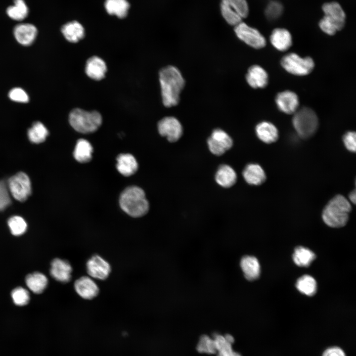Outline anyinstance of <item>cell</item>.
<instances>
[{"label":"cell","instance_id":"obj_12","mask_svg":"<svg viewBox=\"0 0 356 356\" xmlns=\"http://www.w3.org/2000/svg\"><path fill=\"white\" fill-rule=\"evenodd\" d=\"M87 270L89 276L93 278L104 280L111 272L110 264L98 255L91 257L87 263Z\"/></svg>","mask_w":356,"mask_h":356},{"label":"cell","instance_id":"obj_6","mask_svg":"<svg viewBox=\"0 0 356 356\" xmlns=\"http://www.w3.org/2000/svg\"><path fill=\"white\" fill-rule=\"evenodd\" d=\"M220 9L226 22L234 26L242 22V19L248 16L249 11L246 0H222Z\"/></svg>","mask_w":356,"mask_h":356},{"label":"cell","instance_id":"obj_30","mask_svg":"<svg viewBox=\"0 0 356 356\" xmlns=\"http://www.w3.org/2000/svg\"><path fill=\"white\" fill-rule=\"evenodd\" d=\"M315 258V255L312 251L302 246L296 248L293 255L294 263L302 267H309Z\"/></svg>","mask_w":356,"mask_h":356},{"label":"cell","instance_id":"obj_21","mask_svg":"<svg viewBox=\"0 0 356 356\" xmlns=\"http://www.w3.org/2000/svg\"><path fill=\"white\" fill-rule=\"evenodd\" d=\"M243 177L245 180L250 185H259L266 179V173L259 165L249 164L244 169Z\"/></svg>","mask_w":356,"mask_h":356},{"label":"cell","instance_id":"obj_42","mask_svg":"<svg viewBox=\"0 0 356 356\" xmlns=\"http://www.w3.org/2000/svg\"><path fill=\"white\" fill-rule=\"evenodd\" d=\"M355 132H348L343 136V140L346 148L350 151L355 152L356 149V137Z\"/></svg>","mask_w":356,"mask_h":356},{"label":"cell","instance_id":"obj_4","mask_svg":"<svg viewBox=\"0 0 356 356\" xmlns=\"http://www.w3.org/2000/svg\"><path fill=\"white\" fill-rule=\"evenodd\" d=\"M69 121L76 131L88 134L94 132L98 129L102 123V117L96 111H87L80 108H75L70 113Z\"/></svg>","mask_w":356,"mask_h":356},{"label":"cell","instance_id":"obj_35","mask_svg":"<svg viewBox=\"0 0 356 356\" xmlns=\"http://www.w3.org/2000/svg\"><path fill=\"white\" fill-rule=\"evenodd\" d=\"M8 225L11 233L15 236L22 235L27 228L25 221L22 217L17 216L11 217L8 221Z\"/></svg>","mask_w":356,"mask_h":356},{"label":"cell","instance_id":"obj_39","mask_svg":"<svg viewBox=\"0 0 356 356\" xmlns=\"http://www.w3.org/2000/svg\"><path fill=\"white\" fill-rule=\"evenodd\" d=\"M11 203L7 185L3 181H0V211L4 210Z\"/></svg>","mask_w":356,"mask_h":356},{"label":"cell","instance_id":"obj_44","mask_svg":"<svg viewBox=\"0 0 356 356\" xmlns=\"http://www.w3.org/2000/svg\"><path fill=\"white\" fill-rule=\"evenodd\" d=\"M356 190H354V191H352L350 194H349V199L353 203L355 204L356 203Z\"/></svg>","mask_w":356,"mask_h":356},{"label":"cell","instance_id":"obj_37","mask_svg":"<svg viewBox=\"0 0 356 356\" xmlns=\"http://www.w3.org/2000/svg\"><path fill=\"white\" fill-rule=\"evenodd\" d=\"M283 7L282 4L277 1H271L265 9V15L269 20H276L283 12Z\"/></svg>","mask_w":356,"mask_h":356},{"label":"cell","instance_id":"obj_34","mask_svg":"<svg viewBox=\"0 0 356 356\" xmlns=\"http://www.w3.org/2000/svg\"><path fill=\"white\" fill-rule=\"evenodd\" d=\"M218 356H241L234 352L232 348V343L227 341L224 336L217 334L214 337Z\"/></svg>","mask_w":356,"mask_h":356},{"label":"cell","instance_id":"obj_16","mask_svg":"<svg viewBox=\"0 0 356 356\" xmlns=\"http://www.w3.org/2000/svg\"><path fill=\"white\" fill-rule=\"evenodd\" d=\"M38 31L36 27L30 23H22L14 28L13 34L16 41L21 44L28 46L35 41Z\"/></svg>","mask_w":356,"mask_h":356},{"label":"cell","instance_id":"obj_27","mask_svg":"<svg viewBox=\"0 0 356 356\" xmlns=\"http://www.w3.org/2000/svg\"><path fill=\"white\" fill-rule=\"evenodd\" d=\"M92 151V147L88 140L80 139L76 143L74 156L79 162L87 163L91 160Z\"/></svg>","mask_w":356,"mask_h":356},{"label":"cell","instance_id":"obj_9","mask_svg":"<svg viewBox=\"0 0 356 356\" xmlns=\"http://www.w3.org/2000/svg\"><path fill=\"white\" fill-rule=\"evenodd\" d=\"M234 32L240 40L253 48H262L266 44V39L257 29L243 22L234 26Z\"/></svg>","mask_w":356,"mask_h":356},{"label":"cell","instance_id":"obj_10","mask_svg":"<svg viewBox=\"0 0 356 356\" xmlns=\"http://www.w3.org/2000/svg\"><path fill=\"white\" fill-rule=\"evenodd\" d=\"M207 144L212 153L220 156L224 154L232 147L233 141L225 132L217 129L213 131L208 139Z\"/></svg>","mask_w":356,"mask_h":356},{"label":"cell","instance_id":"obj_17","mask_svg":"<svg viewBox=\"0 0 356 356\" xmlns=\"http://www.w3.org/2000/svg\"><path fill=\"white\" fill-rule=\"evenodd\" d=\"M72 268L67 261L60 259H54L51 262L50 273L57 281L63 283L69 281L71 278Z\"/></svg>","mask_w":356,"mask_h":356},{"label":"cell","instance_id":"obj_40","mask_svg":"<svg viewBox=\"0 0 356 356\" xmlns=\"http://www.w3.org/2000/svg\"><path fill=\"white\" fill-rule=\"evenodd\" d=\"M8 96L11 100L21 103H26L29 99L27 93L20 88L11 89L8 93Z\"/></svg>","mask_w":356,"mask_h":356},{"label":"cell","instance_id":"obj_41","mask_svg":"<svg viewBox=\"0 0 356 356\" xmlns=\"http://www.w3.org/2000/svg\"><path fill=\"white\" fill-rule=\"evenodd\" d=\"M319 26L323 32L329 35H333L338 31L335 24L324 16L320 20Z\"/></svg>","mask_w":356,"mask_h":356},{"label":"cell","instance_id":"obj_18","mask_svg":"<svg viewBox=\"0 0 356 356\" xmlns=\"http://www.w3.org/2000/svg\"><path fill=\"white\" fill-rule=\"evenodd\" d=\"M246 79L249 85L254 89L266 87L268 81L266 71L258 65H253L249 68Z\"/></svg>","mask_w":356,"mask_h":356},{"label":"cell","instance_id":"obj_14","mask_svg":"<svg viewBox=\"0 0 356 356\" xmlns=\"http://www.w3.org/2000/svg\"><path fill=\"white\" fill-rule=\"evenodd\" d=\"M322 9L324 16L336 25L338 31L344 28L346 14L340 4L335 1L325 3L322 5Z\"/></svg>","mask_w":356,"mask_h":356},{"label":"cell","instance_id":"obj_38","mask_svg":"<svg viewBox=\"0 0 356 356\" xmlns=\"http://www.w3.org/2000/svg\"><path fill=\"white\" fill-rule=\"evenodd\" d=\"M11 297L14 304L20 306L26 305L30 300L28 291L21 287L13 289L11 292Z\"/></svg>","mask_w":356,"mask_h":356},{"label":"cell","instance_id":"obj_22","mask_svg":"<svg viewBox=\"0 0 356 356\" xmlns=\"http://www.w3.org/2000/svg\"><path fill=\"white\" fill-rule=\"evenodd\" d=\"M256 133L258 137L263 142L271 143L276 141L278 138V131L271 123L263 121L256 127Z\"/></svg>","mask_w":356,"mask_h":356},{"label":"cell","instance_id":"obj_36","mask_svg":"<svg viewBox=\"0 0 356 356\" xmlns=\"http://www.w3.org/2000/svg\"><path fill=\"white\" fill-rule=\"evenodd\" d=\"M196 348L197 351L201 353L214 354L217 352L214 339L206 335L201 336Z\"/></svg>","mask_w":356,"mask_h":356},{"label":"cell","instance_id":"obj_24","mask_svg":"<svg viewBox=\"0 0 356 356\" xmlns=\"http://www.w3.org/2000/svg\"><path fill=\"white\" fill-rule=\"evenodd\" d=\"M116 167L122 175L128 177L134 174L138 169L135 158L131 154H121L117 158Z\"/></svg>","mask_w":356,"mask_h":356},{"label":"cell","instance_id":"obj_33","mask_svg":"<svg viewBox=\"0 0 356 356\" xmlns=\"http://www.w3.org/2000/svg\"><path fill=\"white\" fill-rule=\"evenodd\" d=\"M48 134V131L40 122H35L28 130V136L31 142L40 143L44 142Z\"/></svg>","mask_w":356,"mask_h":356},{"label":"cell","instance_id":"obj_32","mask_svg":"<svg viewBox=\"0 0 356 356\" xmlns=\"http://www.w3.org/2000/svg\"><path fill=\"white\" fill-rule=\"evenodd\" d=\"M29 10L24 0H14V5L9 6L6 10L8 16L14 20L20 21L25 19Z\"/></svg>","mask_w":356,"mask_h":356},{"label":"cell","instance_id":"obj_5","mask_svg":"<svg viewBox=\"0 0 356 356\" xmlns=\"http://www.w3.org/2000/svg\"><path fill=\"white\" fill-rule=\"evenodd\" d=\"M292 123L298 134L303 138H308L316 132L318 120L316 113L312 109L303 107L294 113Z\"/></svg>","mask_w":356,"mask_h":356},{"label":"cell","instance_id":"obj_31","mask_svg":"<svg viewBox=\"0 0 356 356\" xmlns=\"http://www.w3.org/2000/svg\"><path fill=\"white\" fill-rule=\"evenodd\" d=\"M296 287L301 293L312 296L316 292L317 284L313 277L309 275H304L297 280Z\"/></svg>","mask_w":356,"mask_h":356},{"label":"cell","instance_id":"obj_23","mask_svg":"<svg viewBox=\"0 0 356 356\" xmlns=\"http://www.w3.org/2000/svg\"><path fill=\"white\" fill-rule=\"evenodd\" d=\"M240 266L245 277L248 280H254L260 276V265L256 257L251 256L243 257L240 262Z\"/></svg>","mask_w":356,"mask_h":356},{"label":"cell","instance_id":"obj_11","mask_svg":"<svg viewBox=\"0 0 356 356\" xmlns=\"http://www.w3.org/2000/svg\"><path fill=\"white\" fill-rule=\"evenodd\" d=\"M159 134L172 142L178 141L182 134V127L179 121L174 117H166L158 123Z\"/></svg>","mask_w":356,"mask_h":356},{"label":"cell","instance_id":"obj_2","mask_svg":"<svg viewBox=\"0 0 356 356\" xmlns=\"http://www.w3.org/2000/svg\"><path fill=\"white\" fill-rule=\"evenodd\" d=\"M351 209L348 200L343 195L339 194L331 199L325 206L322 218L329 226L341 227L347 223Z\"/></svg>","mask_w":356,"mask_h":356},{"label":"cell","instance_id":"obj_28","mask_svg":"<svg viewBox=\"0 0 356 356\" xmlns=\"http://www.w3.org/2000/svg\"><path fill=\"white\" fill-rule=\"evenodd\" d=\"M27 287L34 293H41L46 288L48 280L46 277L40 272L28 274L25 279Z\"/></svg>","mask_w":356,"mask_h":356},{"label":"cell","instance_id":"obj_8","mask_svg":"<svg viewBox=\"0 0 356 356\" xmlns=\"http://www.w3.org/2000/svg\"><path fill=\"white\" fill-rule=\"evenodd\" d=\"M9 191L17 200L25 201L31 194V184L28 176L19 172L9 178L7 182Z\"/></svg>","mask_w":356,"mask_h":356},{"label":"cell","instance_id":"obj_13","mask_svg":"<svg viewBox=\"0 0 356 356\" xmlns=\"http://www.w3.org/2000/svg\"><path fill=\"white\" fill-rule=\"evenodd\" d=\"M275 103L280 111L287 114H291L297 110L299 101L297 94L295 92L285 90L276 95Z\"/></svg>","mask_w":356,"mask_h":356},{"label":"cell","instance_id":"obj_1","mask_svg":"<svg viewBox=\"0 0 356 356\" xmlns=\"http://www.w3.org/2000/svg\"><path fill=\"white\" fill-rule=\"evenodd\" d=\"M159 81L164 106L170 107L177 105L185 84L179 70L171 65L162 68L159 72Z\"/></svg>","mask_w":356,"mask_h":356},{"label":"cell","instance_id":"obj_25","mask_svg":"<svg viewBox=\"0 0 356 356\" xmlns=\"http://www.w3.org/2000/svg\"><path fill=\"white\" fill-rule=\"evenodd\" d=\"M215 180L220 186L228 188L233 186L237 180V175L230 166L222 165L220 166L215 175Z\"/></svg>","mask_w":356,"mask_h":356},{"label":"cell","instance_id":"obj_43","mask_svg":"<svg viewBox=\"0 0 356 356\" xmlns=\"http://www.w3.org/2000/svg\"><path fill=\"white\" fill-rule=\"evenodd\" d=\"M322 356H346L344 352L340 348L333 347L327 349Z\"/></svg>","mask_w":356,"mask_h":356},{"label":"cell","instance_id":"obj_29","mask_svg":"<svg viewBox=\"0 0 356 356\" xmlns=\"http://www.w3.org/2000/svg\"><path fill=\"white\" fill-rule=\"evenodd\" d=\"M104 5L109 14L115 15L121 18L127 15L130 7L127 0H106Z\"/></svg>","mask_w":356,"mask_h":356},{"label":"cell","instance_id":"obj_20","mask_svg":"<svg viewBox=\"0 0 356 356\" xmlns=\"http://www.w3.org/2000/svg\"><path fill=\"white\" fill-rule=\"evenodd\" d=\"M106 71V64L100 57L93 56L87 61L85 71L90 78L100 80L105 77Z\"/></svg>","mask_w":356,"mask_h":356},{"label":"cell","instance_id":"obj_19","mask_svg":"<svg viewBox=\"0 0 356 356\" xmlns=\"http://www.w3.org/2000/svg\"><path fill=\"white\" fill-rule=\"evenodd\" d=\"M271 44L281 51L288 49L292 44V38L290 33L284 28L274 29L270 36Z\"/></svg>","mask_w":356,"mask_h":356},{"label":"cell","instance_id":"obj_26","mask_svg":"<svg viewBox=\"0 0 356 356\" xmlns=\"http://www.w3.org/2000/svg\"><path fill=\"white\" fill-rule=\"evenodd\" d=\"M61 32L65 38L71 43H77L83 38L85 31L83 26L77 21H72L64 25Z\"/></svg>","mask_w":356,"mask_h":356},{"label":"cell","instance_id":"obj_15","mask_svg":"<svg viewBox=\"0 0 356 356\" xmlns=\"http://www.w3.org/2000/svg\"><path fill=\"white\" fill-rule=\"evenodd\" d=\"M74 287L77 293L85 299H92L99 293L98 286L91 277L88 276H82L78 279L75 282Z\"/></svg>","mask_w":356,"mask_h":356},{"label":"cell","instance_id":"obj_7","mask_svg":"<svg viewBox=\"0 0 356 356\" xmlns=\"http://www.w3.org/2000/svg\"><path fill=\"white\" fill-rule=\"evenodd\" d=\"M281 65L286 71L293 75L305 76L312 71L314 62L309 56L302 57L295 53H290L282 58Z\"/></svg>","mask_w":356,"mask_h":356},{"label":"cell","instance_id":"obj_3","mask_svg":"<svg viewBox=\"0 0 356 356\" xmlns=\"http://www.w3.org/2000/svg\"><path fill=\"white\" fill-rule=\"evenodd\" d=\"M119 203L122 209L133 217H140L149 210V203L145 193L141 188L132 186L121 193Z\"/></svg>","mask_w":356,"mask_h":356}]
</instances>
